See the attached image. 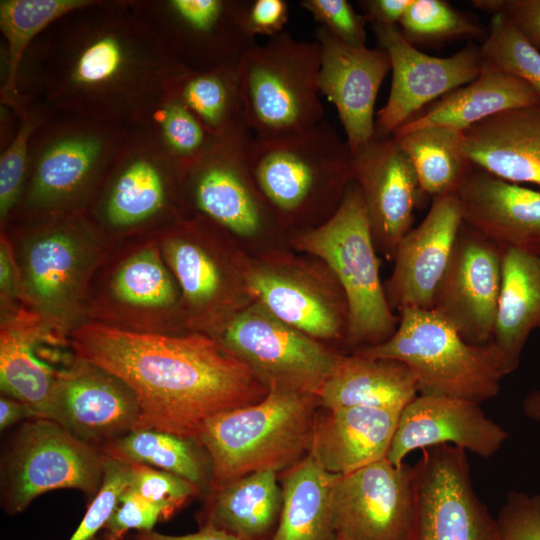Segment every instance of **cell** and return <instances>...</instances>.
Masks as SVG:
<instances>
[{"label":"cell","instance_id":"obj_41","mask_svg":"<svg viewBox=\"0 0 540 540\" xmlns=\"http://www.w3.org/2000/svg\"><path fill=\"white\" fill-rule=\"evenodd\" d=\"M163 255L190 306L205 307L216 299L222 288V275L201 246L180 236L169 237L163 242Z\"/></svg>","mask_w":540,"mask_h":540},{"label":"cell","instance_id":"obj_8","mask_svg":"<svg viewBox=\"0 0 540 540\" xmlns=\"http://www.w3.org/2000/svg\"><path fill=\"white\" fill-rule=\"evenodd\" d=\"M321 47L283 31L255 44L237 73L246 121L254 137L296 134L324 120L320 101Z\"/></svg>","mask_w":540,"mask_h":540},{"label":"cell","instance_id":"obj_7","mask_svg":"<svg viewBox=\"0 0 540 540\" xmlns=\"http://www.w3.org/2000/svg\"><path fill=\"white\" fill-rule=\"evenodd\" d=\"M131 127L70 114H51L35 131L24 207L50 217L84 200L122 148Z\"/></svg>","mask_w":540,"mask_h":540},{"label":"cell","instance_id":"obj_6","mask_svg":"<svg viewBox=\"0 0 540 540\" xmlns=\"http://www.w3.org/2000/svg\"><path fill=\"white\" fill-rule=\"evenodd\" d=\"M247 161L264 202L287 217L306 214L321 199L337 210L354 181L347 141L325 119L292 135L253 136Z\"/></svg>","mask_w":540,"mask_h":540},{"label":"cell","instance_id":"obj_29","mask_svg":"<svg viewBox=\"0 0 540 540\" xmlns=\"http://www.w3.org/2000/svg\"><path fill=\"white\" fill-rule=\"evenodd\" d=\"M418 395L407 365L392 359L341 355L317 397L325 409L373 406L402 410Z\"/></svg>","mask_w":540,"mask_h":540},{"label":"cell","instance_id":"obj_35","mask_svg":"<svg viewBox=\"0 0 540 540\" xmlns=\"http://www.w3.org/2000/svg\"><path fill=\"white\" fill-rule=\"evenodd\" d=\"M94 0H2L0 29L7 42L6 74L1 103L15 113L27 103L18 89L23 58L33 41L51 24Z\"/></svg>","mask_w":540,"mask_h":540},{"label":"cell","instance_id":"obj_37","mask_svg":"<svg viewBox=\"0 0 540 540\" xmlns=\"http://www.w3.org/2000/svg\"><path fill=\"white\" fill-rule=\"evenodd\" d=\"M173 92L212 136L251 131L245 117L237 67L191 70Z\"/></svg>","mask_w":540,"mask_h":540},{"label":"cell","instance_id":"obj_47","mask_svg":"<svg viewBox=\"0 0 540 540\" xmlns=\"http://www.w3.org/2000/svg\"><path fill=\"white\" fill-rule=\"evenodd\" d=\"M496 524L498 540H540V494L509 492Z\"/></svg>","mask_w":540,"mask_h":540},{"label":"cell","instance_id":"obj_56","mask_svg":"<svg viewBox=\"0 0 540 540\" xmlns=\"http://www.w3.org/2000/svg\"><path fill=\"white\" fill-rule=\"evenodd\" d=\"M94 540H110V539L102 532Z\"/></svg>","mask_w":540,"mask_h":540},{"label":"cell","instance_id":"obj_39","mask_svg":"<svg viewBox=\"0 0 540 540\" xmlns=\"http://www.w3.org/2000/svg\"><path fill=\"white\" fill-rule=\"evenodd\" d=\"M112 290L121 302L144 308H159L176 301V288L156 248L131 256L117 271Z\"/></svg>","mask_w":540,"mask_h":540},{"label":"cell","instance_id":"obj_25","mask_svg":"<svg viewBox=\"0 0 540 540\" xmlns=\"http://www.w3.org/2000/svg\"><path fill=\"white\" fill-rule=\"evenodd\" d=\"M401 411L373 406L320 407L309 456L338 475L387 458Z\"/></svg>","mask_w":540,"mask_h":540},{"label":"cell","instance_id":"obj_12","mask_svg":"<svg viewBox=\"0 0 540 540\" xmlns=\"http://www.w3.org/2000/svg\"><path fill=\"white\" fill-rule=\"evenodd\" d=\"M372 29L390 58L392 72L388 99L376 113L375 137L392 136L425 106L469 83L482 70L479 46L474 44L436 57L411 44L399 26Z\"/></svg>","mask_w":540,"mask_h":540},{"label":"cell","instance_id":"obj_18","mask_svg":"<svg viewBox=\"0 0 540 540\" xmlns=\"http://www.w3.org/2000/svg\"><path fill=\"white\" fill-rule=\"evenodd\" d=\"M463 222L457 194L433 197L424 219L397 247L385 289L391 307L433 308Z\"/></svg>","mask_w":540,"mask_h":540},{"label":"cell","instance_id":"obj_20","mask_svg":"<svg viewBox=\"0 0 540 540\" xmlns=\"http://www.w3.org/2000/svg\"><path fill=\"white\" fill-rule=\"evenodd\" d=\"M111 182L103 214L114 227H130L161 213L168 202L171 180H181L177 162L151 123L131 127L108 168Z\"/></svg>","mask_w":540,"mask_h":540},{"label":"cell","instance_id":"obj_46","mask_svg":"<svg viewBox=\"0 0 540 540\" xmlns=\"http://www.w3.org/2000/svg\"><path fill=\"white\" fill-rule=\"evenodd\" d=\"M300 6L342 43L366 46V20L346 0H302Z\"/></svg>","mask_w":540,"mask_h":540},{"label":"cell","instance_id":"obj_21","mask_svg":"<svg viewBox=\"0 0 540 540\" xmlns=\"http://www.w3.org/2000/svg\"><path fill=\"white\" fill-rule=\"evenodd\" d=\"M315 40L321 47L320 93L335 105L353 155L375 137V103L390 58L380 47L346 45L321 26Z\"/></svg>","mask_w":540,"mask_h":540},{"label":"cell","instance_id":"obj_23","mask_svg":"<svg viewBox=\"0 0 540 540\" xmlns=\"http://www.w3.org/2000/svg\"><path fill=\"white\" fill-rule=\"evenodd\" d=\"M64 218L39 231L22 255L25 294L43 314L59 317L72 310L94 258L92 242Z\"/></svg>","mask_w":540,"mask_h":540},{"label":"cell","instance_id":"obj_57","mask_svg":"<svg viewBox=\"0 0 540 540\" xmlns=\"http://www.w3.org/2000/svg\"><path fill=\"white\" fill-rule=\"evenodd\" d=\"M336 540H343V539H340V538H337V537H336Z\"/></svg>","mask_w":540,"mask_h":540},{"label":"cell","instance_id":"obj_43","mask_svg":"<svg viewBox=\"0 0 540 540\" xmlns=\"http://www.w3.org/2000/svg\"><path fill=\"white\" fill-rule=\"evenodd\" d=\"M16 114L19 118L16 132L0 157L2 221L23 195L29 170L31 138L52 113L41 104L28 101Z\"/></svg>","mask_w":540,"mask_h":540},{"label":"cell","instance_id":"obj_19","mask_svg":"<svg viewBox=\"0 0 540 540\" xmlns=\"http://www.w3.org/2000/svg\"><path fill=\"white\" fill-rule=\"evenodd\" d=\"M77 360L60 371L50 420L97 448L136 430L140 408L134 392L114 375Z\"/></svg>","mask_w":540,"mask_h":540},{"label":"cell","instance_id":"obj_51","mask_svg":"<svg viewBox=\"0 0 540 540\" xmlns=\"http://www.w3.org/2000/svg\"><path fill=\"white\" fill-rule=\"evenodd\" d=\"M413 0H361L358 5L372 28L399 26Z\"/></svg>","mask_w":540,"mask_h":540},{"label":"cell","instance_id":"obj_54","mask_svg":"<svg viewBox=\"0 0 540 540\" xmlns=\"http://www.w3.org/2000/svg\"><path fill=\"white\" fill-rule=\"evenodd\" d=\"M0 287L1 293L5 297L12 298L16 293L14 269L9 250L3 240L0 247Z\"/></svg>","mask_w":540,"mask_h":540},{"label":"cell","instance_id":"obj_53","mask_svg":"<svg viewBox=\"0 0 540 540\" xmlns=\"http://www.w3.org/2000/svg\"><path fill=\"white\" fill-rule=\"evenodd\" d=\"M33 418L30 411L18 400L1 396L0 398V429H4L25 419Z\"/></svg>","mask_w":540,"mask_h":540},{"label":"cell","instance_id":"obj_14","mask_svg":"<svg viewBox=\"0 0 540 540\" xmlns=\"http://www.w3.org/2000/svg\"><path fill=\"white\" fill-rule=\"evenodd\" d=\"M503 249L463 222L432 310L469 343L492 342Z\"/></svg>","mask_w":540,"mask_h":540},{"label":"cell","instance_id":"obj_9","mask_svg":"<svg viewBox=\"0 0 540 540\" xmlns=\"http://www.w3.org/2000/svg\"><path fill=\"white\" fill-rule=\"evenodd\" d=\"M106 455L57 422L31 418L14 437L2 464L5 511L22 512L41 494L72 488L94 497L104 475Z\"/></svg>","mask_w":540,"mask_h":540},{"label":"cell","instance_id":"obj_24","mask_svg":"<svg viewBox=\"0 0 540 540\" xmlns=\"http://www.w3.org/2000/svg\"><path fill=\"white\" fill-rule=\"evenodd\" d=\"M456 194L464 223L502 249L540 255V191L472 166Z\"/></svg>","mask_w":540,"mask_h":540},{"label":"cell","instance_id":"obj_11","mask_svg":"<svg viewBox=\"0 0 540 540\" xmlns=\"http://www.w3.org/2000/svg\"><path fill=\"white\" fill-rule=\"evenodd\" d=\"M421 451L408 540H498L496 519L473 488L466 451L449 444Z\"/></svg>","mask_w":540,"mask_h":540},{"label":"cell","instance_id":"obj_49","mask_svg":"<svg viewBox=\"0 0 540 540\" xmlns=\"http://www.w3.org/2000/svg\"><path fill=\"white\" fill-rule=\"evenodd\" d=\"M471 4L491 15L504 14L540 51V0H473Z\"/></svg>","mask_w":540,"mask_h":540},{"label":"cell","instance_id":"obj_27","mask_svg":"<svg viewBox=\"0 0 540 540\" xmlns=\"http://www.w3.org/2000/svg\"><path fill=\"white\" fill-rule=\"evenodd\" d=\"M277 474L255 472L211 490L197 515L199 528L213 527L242 540H270L282 508Z\"/></svg>","mask_w":540,"mask_h":540},{"label":"cell","instance_id":"obj_52","mask_svg":"<svg viewBox=\"0 0 540 540\" xmlns=\"http://www.w3.org/2000/svg\"><path fill=\"white\" fill-rule=\"evenodd\" d=\"M137 540H242L225 531L213 527H200L197 532L184 535H168L160 532H138Z\"/></svg>","mask_w":540,"mask_h":540},{"label":"cell","instance_id":"obj_3","mask_svg":"<svg viewBox=\"0 0 540 540\" xmlns=\"http://www.w3.org/2000/svg\"><path fill=\"white\" fill-rule=\"evenodd\" d=\"M319 409L316 395L272 388L257 403L207 420L197 441L210 461V490L300 462L309 455Z\"/></svg>","mask_w":540,"mask_h":540},{"label":"cell","instance_id":"obj_48","mask_svg":"<svg viewBox=\"0 0 540 540\" xmlns=\"http://www.w3.org/2000/svg\"><path fill=\"white\" fill-rule=\"evenodd\" d=\"M159 519H163L159 507L127 488L102 532L110 540H123L130 530L152 531Z\"/></svg>","mask_w":540,"mask_h":540},{"label":"cell","instance_id":"obj_33","mask_svg":"<svg viewBox=\"0 0 540 540\" xmlns=\"http://www.w3.org/2000/svg\"><path fill=\"white\" fill-rule=\"evenodd\" d=\"M245 285L258 303L283 323L313 338L334 339L345 329L338 312L298 281L265 269L245 275Z\"/></svg>","mask_w":540,"mask_h":540},{"label":"cell","instance_id":"obj_40","mask_svg":"<svg viewBox=\"0 0 540 540\" xmlns=\"http://www.w3.org/2000/svg\"><path fill=\"white\" fill-rule=\"evenodd\" d=\"M399 26L414 46L479 38L487 33L476 20L443 0H413Z\"/></svg>","mask_w":540,"mask_h":540},{"label":"cell","instance_id":"obj_22","mask_svg":"<svg viewBox=\"0 0 540 540\" xmlns=\"http://www.w3.org/2000/svg\"><path fill=\"white\" fill-rule=\"evenodd\" d=\"M508 436L479 403L418 394L400 413L387 459L401 465L412 451L444 444L490 458Z\"/></svg>","mask_w":540,"mask_h":540},{"label":"cell","instance_id":"obj_38","mask_svg":"<svg viewBox=\"0 0 540 540\" xmlns=\"http://www.w3.org/2000/svg\"><path fill=\"white\" fill-rule=\"evenodd\" d=\"M479 51L482 68L513 75L540 97V51L504 14L492 15Z\"/></svg>","mask_w":540,"mask_h":540},{"label":"cell","instance_id":"obj_4","mask_svg":"<svg viewBox=\"0 0 540 540\" xmlns=\"http://www.w3.org/2000/svg\"><path fill=\"white\" fill-rule=\"evenodd\" d=\"M354 353L404 363L416 380L418 394L479 404L496 397L502 379L512 373L493 342H467L432 309L401 310L397 329L387 341Z\"/></svg>","mask_w":540,"mask_h":540},{"label":"cell","instance_id":"obj_36","mask_svg":"<svg viewBox=\"0 0 540 540\" xmlns=\"http://www.w3.org/2000/svg\"><path fill=\"white\" fill-rule=\"evenodd\" d=\"M392 136L409 157L425 195L457 193L472 168L464 153L463 132L430 126Z\"/></svg>","mask_w":540,"mask_h":540},{"label":"cell","instance_id":"obj_55","mask_svg":"<svg viewBox=\"0 0 540 540\" xmlns=\"http://www.w3.org/2000/svg\"><path fill=\"white\" fill-rule=\"evenodd\" d=\"M522 409L528 418L540 421V390H533L525 396Z\"/></svg>","mask_w":540,"mask_h":540},{"label":"cell","instance_id":"obj_31","mask_svg":"<svg viewBox=\"0 0 540 540\" xmlns=\"http://www.w3.org/2000/svg\"><path fill=\"white\" fill-rule=\"evenodd\" d=\"M339 477L309 455L283 471L281 514L270 540H336L333 498Z\"/></svg>","mask_w":540,"mask_h":540},{"label":"cell","instance_id":"obj_5","mask_svg":"<svg viewBox=\"0 0 540 540\" xmlns=\"http://www.w3.org/2000/svg\"><path fill=\"white\" fill-rule=\"evenodd\" d=\"M293 244L323 260L340 283L347 309L348 344L374 346L395 333L399 320L380 280L368 215L354 181L335 213L297 236Z\"/></svg>","mask_w":540,"mask_h":540},{"label":"cell","instance_id":"obj_1","mask_svg":"<svg viewBox=\"0 0 540 540\" xmlns=\"http://www.w3.org/2000/svg\"><path fill=\"white\" fill-rule=\"evenodd\" d=\"M190 71L136 4L93 1L33 41L18 89L52 114L133 127L149 123Z\"/></svg>","mask_w":540,"mask_h":540},{"label":"cell","instance_id":"obj_50","mask_svg":"<svg viewBox=\"0 0 540 540\" xmlns=\"http://www.w3.org/2000/svg\"><path fill=\"white\" fill-rule=\"evenodd\" d=\"M289 5L284 0H247L245 24L253 35L269 38L284 31L288 22Z\"/></svg>","mask_w":540,"mask_h":540},{"label":"cell","instance_id":"obj_44","mask_svg":"<svg viewBox=\"0 0 540 540\" xmlns=\"http://www.w3.org/2000/svg\"><path fill=\"white\" fill-rule=\"evenodd\" d=\"M131 465L128 488L159 507L163 519H169L201 489L175 474L142 464Z\"/></svg>","mask_w":540,"mask_h":540},{"label":"cell","instance_id":"obj_32","mask_svg":"<svg viewBox=\"0 0 540 540\" xmlns=\"http://www.w3.org/2000/svg\"><path fill=\"white\" fill-rule=\"evenodd\" d=\"M42 333L28 321L2 327L0 386L5 396L20 401L33 418L50 419L60 371L36 355L35 346L43 339Z\"/></svg>","mask_w":540,"mask_h":540},{"label":"cell","instance_id":"obj_2","mask_svg":"<svg viewBox=\"0 0 540 540\" xmlns=\"http://www.w3.org/2000/svg\"><path fill=\"white\" fill-rule=\"evenodd\" d=\"M71 346L78 359L114 375L134 392L140 408L137 429L197 440L207 420L257 403L269 392L243 361L202 334L175 336L89 323L72 333Z\"/></svg>","mask_w":540,"mask_h":540},{"label":"cell","instance_id":"obj_45","mask_svg":"<svg viewBox=\"0 0 540 540\" xmlns=\"http://www.w3.org/2000/svg\"><path fill=\"white\" fill-rule=\"evenodd\" d=\"M131 480V465L106 456L102 484L68 540H94L110 519Z\"/></svg>","mask_w":540,"mask_h":540},{"label":"cell","instance_id":"obj_15","mask_svg":"<svg viewBox=\"0 0 540 540\" xmlns=\"http://www.w3.org/2000/svg\"><path fill=\"white\" fill-rule=\"evenodd\" d=\"M252 138L251 131L214 137L182 178L190 188L195 209L233 234L246 238L262 231L268 207L248 167L247 151Z\"/></svg>","mask_w":540,"mask_h":540},{"label":"cell","instance_id":"obj_28","mask_svg":"<svg viewBox=\"0 0 540 540\" xmlns=\"http://www.w3.org/2000/svg\"><path fill=\"white\" fill-rule=\"evenodd\" d=\"M539 102L537 93L521 79L482 68L475 79L431 103L396 132L430 126L464 132L493 115Z\"/></svg>","mask_w":540,"mask_h":540},{"label":"cell","instance_id":"obj_16","mask_svg":"<svg viewBox=\"0 0 540 540\" xmlns=\"http://www.w3.org/2000/svg\"><path fill=\"white\" fill-rule=\"evenodd\" d=\"M247 0H169L157 2L150 21L180 60L193 71L237 67L257 44L245 24Z\"/></svg>","mask_w":540,"mask_h":540},{"label":"cell","instance_id":"obj_17","mask_svg":"<svg viewBox=\"0 0 540 540\" xmlns=\"http://www.w3.org/2000/svg\"><path fill=\"white\" fill-rule=\"evenodd\" d=\"M352 156L353 180L362 193L375 247L393 260L426 195L409 157L393 136L374 137Z\"/></svg>","mask_w":540,"mask_h":540},{"label":"cell","instance_id":"obj_13","mask_svg":"<svg viewBox=\"0 0 540 540\" xmlns=\"http://www.w3.org/2000/svg\"><path fill=\"white\" fill-rule=\"evenodd\" d=\"M333 513L337 538L408 540L414 515L413 466L384 458L340 475Z\"/></svg>","mask_w":540,"mask_h":540},{"label":"cell","instance_id":"obj_42","mask_svg":"<svg viewBox=\"0 0 540 540\" xmlns=\"http://www.w3.org/2000/svg\"><path fill=\"white\" fill-rule=\"evenodd\" d=\"M179 165L182 178L208 149L214 136L172 91L153 113L150 122Z\"/></svg>","mask_w":540,"mask_h":540},{"label":"cell","instance_id":"obj_26","mask_svg":"<svg viewBox=\"0 0 540 540\" xmlns=\"http://www.w3.org/2000/svg\"><path fill=\"white\" fill-rule=\"evenodd\" d=\"M469 163L505 181L540 187V102L493 115L463 132Z\"/></svg>","mask_w":540,"mask_h":540},{"label":"cell","instance_id":"obj_58","mask_svg":"<svg viewBox=\"0 0 540 540\" xmlns=\"http://www.w3.org/2000/svg\"><path fill=\"white\" fill-rule=\"evenodd\" d=\"M134 540H137V539L134 537Z\"/></svg>","mask_w":540,"mask_h":540},{"label":"cell","instance_id":"obj_30","mask_svg":"<svg viewBox=\"0 0 540 540\" xmlns=\"http://www.w3.org/2000/svg\"><path fill=\"white\" fill-rule=\"evenodd\" d=\"M540 328V255L503 249L501 290L492 342L517 369L531 333Z\"/></svg>","mask_w":540,"mask_h":540},{"label":"cell","instance_id":"obj_34","mask_svg":"<svg viewBox=\"0 0 540 540\" xmlns=\"http://www.w3.org/2000/svg\"><path fill=\"white\" fill-rule=\"evenodd\" d=\"M126 464L151 466L180 476L201 490L210 487L211 466L200 443L171 433L137 429L99 448Z\"/></svg>","mask_w":540,"mask_h":540},{"label":"cell","instance_id":"obj_10","mask_svg":"<svg viewBox=\"0 0 540 540\" xmlns=\"http://www.w3.org/2000/svg\"><path fill=\"white\" fill-rule=\"evenodd\" d=\"M218 342L243 361L268 390L316 396L340 357L258 302L233 317Z\"/></svg>","mask_w":540,"mask_h":540}]
</instances>
